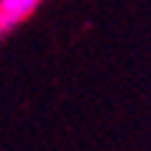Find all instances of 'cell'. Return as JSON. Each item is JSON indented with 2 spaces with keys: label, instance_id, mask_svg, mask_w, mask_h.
Wrapping results in <instances>:
<instances>
[{
  "label": "cell",
  "instance_id": "6da1fadb",
  "mask_svg": "<svg viewBox=\"0 0 151 151\" xmlns=\"http://www.w3.org/2000/svg\"><path fill=\"white\" fill-rule=\"evenodd\" d=\"M39 5H41V0H0V33L8 36Z\"/></svg>",
  "mask_w": 151,
  "mask_h": 151
}]
</instances>
